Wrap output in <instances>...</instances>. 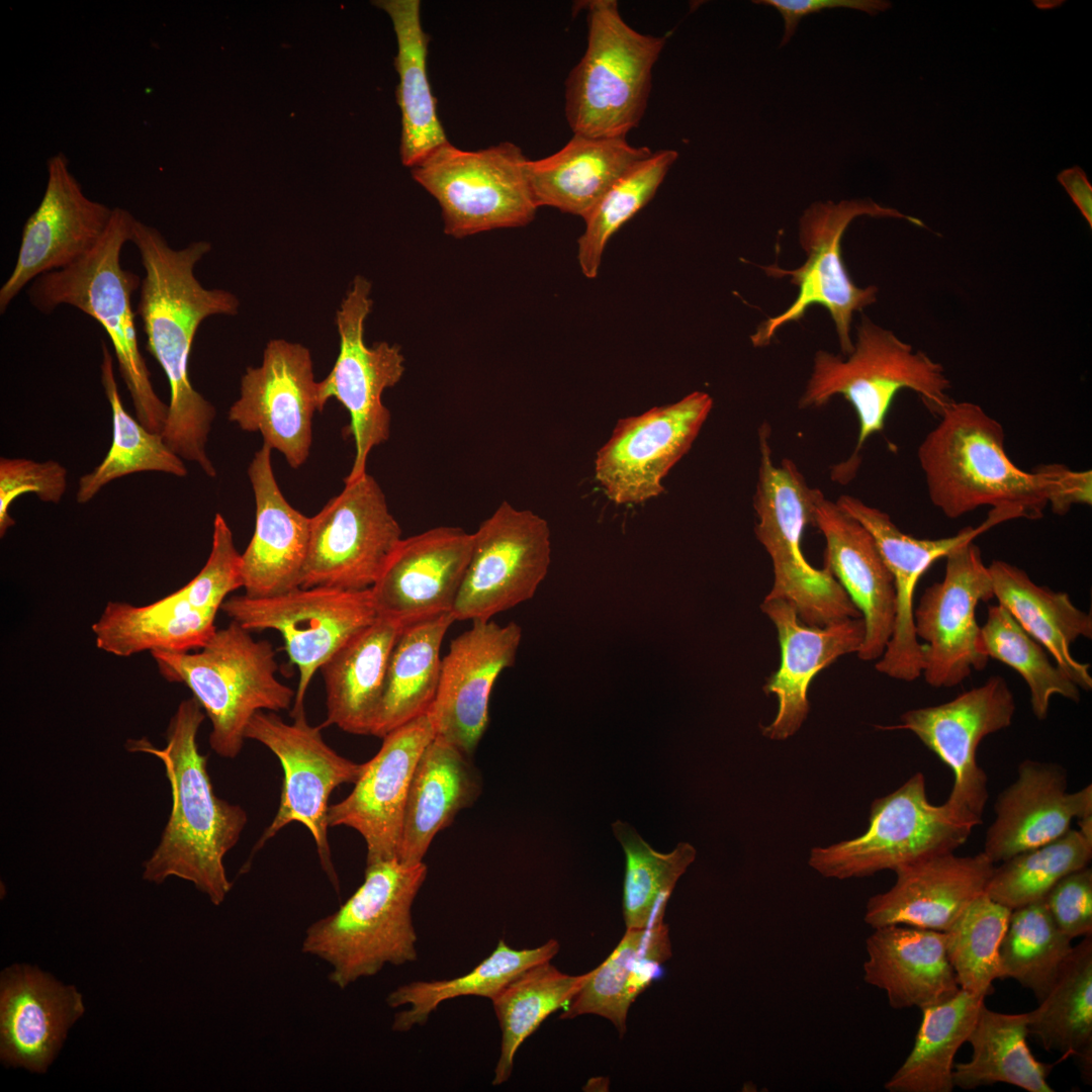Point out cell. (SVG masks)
<instances>
[{
	"instance_id": "6da1fadb",
	"label": "cell",
	"mask_w": 1092,
	"mask_h": 1092,
	"mask_svg": "<svg viewBox=\"0 0 1092 1092\" xmlns=\"http://www.w3.org/2000/svg\"><path fill=\"white\" fill-rule=\"evenodd\" d=\"M130 242L145 270L135 313L146 335V350L160 364L170 386L164 441L179 457L215 477L206 443L216 411L193 387L189 359L200 324L211 315L236 314L239 299L228 290L203 287L195 277L196 264L211 249L208 242L197 241L176 250L158 229L139 219L133 222Z\"/></svg>"
},
{
	"instance_id": "7a4b0ae2",
	"label": "cell",
	"mask_w": 1092,
	"mask_h": 1092,
	"mask_svg": "<svg viewBox=\"0 0 1092 1092\" xmlns=\"http://www.w3.org/2000/svg\"><path fill=\"white\" fill-rule=\"evenodd\" d=\"M204 717L196 699H186L170 719L165 747L156 748L142 738L129 740L126 748L153 754L162 761L172 796L169 819L144 863L143 879L155 884L170 877L188 881L217 906L233 887L224 856L238 843L248 815L240 805L214 793L208 756L200 753L196 740Z\"/></svg>"
},
{
	"instance_id": "3957f363",
	"label": "cell",
	"mask_w": 1092,
	"mask_h": 1092,
	"mask_svg": "<svg viewBox=\"0 0 1092 1092\" xmlns=\"http://www.w3.org/2000/svg\"><path fill=\"white\" fill-rule=\"evenodd\" d=\"M920 443L917 456L932 505L958 519L981 507L1011 519L1037 520L1053 495L1061 464L1027 472L1008 457L1002 425L979 404L953 401Z\"/></svg>"
},
{
	"instance_id": "277c9868",
	"label": "cell",
	"mask_w": 1092,
	"mask_h": 1092,
	"mask_svg": "<svg viewBox=\"0 0 1092 1092\" xmlns=\"http://www.w3.org/2000/svg\"><path fill=\"white\" fill-rule=\"evenodd\" d=\"M136 218L114 207L106 231L95 247L72 265L46 273L27 289L30 303L42 313L74 306L97 321L110 339L119 374L129 392L136 419L150 431L163 433L168 403L156 393L152 375L140 350L131 295L142 279L123 269L120 255L130 242Z\"/></svg>"
},
{
	"instance_id": "5b68a950",
	"label": "cell",
	"mask_w": 1092,
	"mask_h": 1092,
	"mask_svg": "<svg viewBox=\"0 0 1092 1092\" xmlns=\"http://www.w3.org/2000/svg\"><path fill=\"white\" fill-rule=\"evenodd\" d=\"M422 861L397 858L366 864L363 883L335 912L312 922L301 951L330 967L329 980L345 989L386 965L417 960L412 907L426 880Z\"/></svg>"
},
{
	"instance_id": "8992f818",
	"label": "cell",
	"mask_w": 1092,
	"mask_h": 1092,
	"mask_svg": "<svg viewBox=\"0 0 1092 1092\" xmlns=\"http://www.w3.org/2000/svg\"><path fill=\"white\" fill-rule=\"evenodd\" d=\"M168 681L188 687L211 723L209 744L224 758L243 748L251 718L259 711L290 708L295 692L276 677L275 651L235 621L216 629L197 652L152 651Z\"/></svg>"
},
{
	"instance_id": "52a82bcc",
	"label": "cell",
	"mask_w": 1092,
	"mask_h": 1092,
	"mask_svg": "<svg viewBox=\"0 0 1092 1092\" xmlns=\"http://www.w3.org/2000/svg\"><path fill=\"white\" fill-rule=\"evenodd\" d=\"M951 387L943 366L900 340L869 317L856 329L852 352L842 359L826 351L814 357L811 376L799 400L801 408L819 407L834 395H842L853 406L858 420L856 449L849 459L854 471L858 450L885 421L899 390L915 391L926 408L939 417L952 400Z\"/></svg>"
},
{
	"instance_id": "ba28073f",
	"label": "cell",
	"mask_w": 1092,
	"mask_h": 1092,
	"mask_svg": "<svg viewBox=\"0 0 1092 1092\" xmlns=\"http://www.w3.org/2000/svg\"><path fill=\"white\" fill-rule=\"evenodd\" d=\"M583 7L587 44L565 83V116L575 134L626 138L644 115L666 37L629 26L615 0L586 1Z\"/></svg>"
},
{
	"instance_id": "9c48e42d",
	"label": "cell",
	"mask_w": 1092,
	"mask_h": 1092,
	"mask_svg": "<svg viewBox=\"0 0 1092 1092\" xmlns=\"http://www.w3.org/2000/svg\"><path fill=\"white\" fill-rule=\"evenodd\" d=\"M770 428H759V467L753 497L757 517L754 533L769 555L774 583L765 597L788 601L801 622L824 627L860 618L830 568L812 566L802 550L807 525H814V494L796 464L784 459L776 465L769 445Z\"/></svg>"
},
{
	"instance_id": "30bf717a",
	"label": "cell",
	"mask_w": 1092,
	"mask_h": 1092,
	"mask_svg": "<svg viewBox=\"0 0 1092 1092\" xmlns=\"http://www.w3.org/2000/svg\"><path fill=\"white\" fill-rule=\"evenodd\" d=\"M867 830L849 840L811 849L809 866L828 879L863 878L927 857L954 852L977 823L946 802L932 804L918 771L894 792L876 799Z\"/></svg>"
},
{
	"instance_id": "8fae6325",
	"label": "cell",
	"mask_w": 1092,
	"mask_h": 1092,
	"mask_svg": "<svg viewBox=\"0 0 1092 1092\" xmlns=\"http://www.w3.org/2000/svg\"><path fill=\"white\" fill-rule=\"evenodd\" d=\"M528 161L511 142L476 151L448 142L411 169L414 180L439 203L445 234L462 239L534 219L539 207Z\"/></svg>"
},
{
	"instance_id": "7c38bea8",
	"label": "cell",
	"mask_w": 1092,
	"mask_h": 1092,
	"mask_svg": "<svg viewBox=\"0 0 1092 1092\" xmlns=\"http://www.w3.org/2000/svg\"><path fill=\"white\" fill-rule=\"evenodd\" d=\"M860 215L904 218L925 226L920 219L884 207L870 198L812 204L800 218L799 241L807 253L805 263L794 270L776 265L761 267L771 277L789 276L799 292L785 311L758 326L750 337L753 346H767L780 328L801 320L810 306L818 304L829 311L843 355L852 352L850 325L853 313L876 302L878 293L876 286H856L841 258L842 236L851 220Z\"/></svg>"
},
{
	"instance_id": "4fadbf2b",
	"label": "cell",
	"mask_w": 1092,
	"mask_h": 1092,
	"mask_svg": "<svg viewBox=\"0 0 1092 1092\" xmlns=\"http://www.w3.org/2000/svg\"><path fill=\"white\" fill-rule=\"evenodd\" d=\"M220 610L250 632L272 629L282 635L289 660L299 671L291 718L305 714V695L314 673L377 618L370 588L312 586L269 598L234 596Z\"/></svg>"
},
{
	"instance_id": "5bb4252c",
	"label": "cell",
	"mask_w": 1092,
	"mask_h": 1092,
	"mask_svg": "<svg viewBox=\"0 0 1092 1092\" xmlns=\"http://www.w3.org/2000/svg\"><path fill=\"white\" fill-rule=\"evenodd\" d=\"M286 723L276 712L259 711L250 720L246 739L260 742L279 759L283 781L277 812L255 845L260 849L269 839L292 822L302 824L311 834L321 867L339 891L328 839L329 799L343 784H354L365 762L352 761L329 746L322 727L311 726L305 714Z\"/></svg>"
},
{
	"instance_id": "9a60e30c",
	"label": "cell",
	"mask_w": 1092,
	"mask_h": 1092,
	"mask_svg": "<svg viewBox=\"0 0 1092 1092\" xmlns=\"http://www.w3.org/2000/svg\"><path fill=\"white\" fill-rule=\"evenodd\" d=\"M401 529L385 495L365 472L310 518L301 587L371 588L399 545Z\"/></svg>"
},
{
	"instance_id": "2e32d148",
	"label": "cell",
	"mask_w": 1092,
	"mask_h": 1092,
	"mask_svg": "<svg viewBox=\"0 0 1092 1092\" xmlns=\"http://www.w3.org/2000/svg\"><path fill=\"white\" fill-rule=\"evenodd\" d=\"M372 304L370 281L357 275L336 312L339 355L330 373L318 381L322 411L328 399L336 398L350 414L348 433L355 442V457L344 481L364 474L371 450L388 439L390 413L381 397L404 372L398 345L365 343V322Z\"/></svg>"
},
{
	"instance_id": "e0dca14e",
	"label": "cell",
	"mask_w": 1092,
	"mask_h": 1092,
	"mask_svg": "<svg viewBox=\"0 0 1092 1092\" xmlns=\"http://www.w3.org/2000/svg\"><path fill=\"white\" fill-rule=\"evenodd\" d=\"M548 523L503 502L472 533L469 563L452 615L488 621L533 598L551 563Z\"/></svg>"
},
{
	"instance_id": "ac0fdd59",
	"label": "cell",
	"mask_w": 1092,
	"mask_h": 1092,
	"mask_svg": "<svg viewBox=\"0 0 1092 1092\" xmlns=\"http://www.w3.org/2000/svg\"><path fill=\"white\" fill-rule=\"evenodd\" d=\"M944 558L943 578L925 588L913 612L916 637L925 641L921 674L935 689L956 687L986 667L976 609L994 598L988 566L973 541Z\"/></svg>"
},
{
	"instance_id": "d6986e66",
	"label": "cell",
	"mask_w": 1092,
	"mask_h": 1092,
	"mask_svg": "<svg viewBox=\"0 0 1092 1092\" xmlns=\"http://www.w3.org/2000/svg\"><path fill=\"white\" fill-rule=\"evenodd\" d=\"M713 406L694 391L680 400L620 419L597 452L595 476L616 505H637L664 491L663 479L686 455Z\"/></svg>"
},
{
	"instance_id": "ffe728a7",
	"label": "cell",
	"mask_w": 1092,
	"mask_h": 1092,
	"mask_svg": "<svg viewBox=\"0 0 1092 1092\" xmlns=\"http://www.w3.org/2000/svg\"><path fill=\"white\" fill-rule=\"evenodd\" d=\"M1015 710L1007 681L995 675L946 703L909 710L901 715L899 724L879 728L908 730L936 754L953 774L945 802L979 825L989 794L977 749L986 736L1011 725Z\"/></svg>"
},
{
	"instance_id": "44dd1931",
	"label": "cell",
	"mask_w": 1092,
	"mask_h": 1092,
	"mask_svg": "<svg viewBox=\"0 0 1092 1092\" xmlns=\"http://www.w3.org/2000/svg\"><path fill=\"white\" fill-rule=\"evenodd\" d=\"M322 412L318 381L309 350L283 339L270 340L258 367L247 368L240 397L229 420L247 432H259L264 444L299 468L312 442V418Z\"/></svg>"
},
{
	"instance_id": "7402d4cb",
	"label": "cell",
	"mask_w": 1092,
	"mask_h": 1092,
	"mask_svg": "<svg viewBox=\"0 0 1092 1092\" xmlns=\"http://www.w3.org/2000/svg\"><path fill=\"white\" fill-rule=\"evenodd\" d=\"M43 196L23 226L15 266L0 288V312L40 275L64 269L91 251L106 231L113 208L90 199L63 153L47 164Z\"/></svg>"
},
{
	"instance_id": "603a6c76",
	"label": "cell",
	"mask_w": 1092,
	"mask_h": 1092,
	"mask_svg": "<svg viewBox=\"0 0 1092 1092\" xmlns=\"http://www.w3.org/2000/svg\"><path fill=\"white\" fill-rule=\"evenodd\" d=\"M521 638L517 623L500 626L488 620L474 621L450 643L428 712L436 736L466 755L473 753L488 724L492 687L514 664Z\"/></svg>"
},
{
	"instance_id": "cb8c5ba5",
	"label": "cell",
	"mask_w": 1092,
	"mask_h": 1092,
	"mask_svg": "<svg viewBox=\"0 0 1092 1092\" xmlns=\"http://www.w3.org/2000/svg\"><path fill=\"white\" fill-rule=\"evenodd\" d=\"M435 735L429 713L390 731L378 752L365 762L352 792L330 805L329 826L350 827L363 837L366 864L397 858L412 777Z\"/></svg>"
},
{
	"instance_id": "d4e9b609",
	"label": "cell",
	"mask_w": 1092,
	"mask_h": 1092,
	"mask_svg": "<svg viewBox=\"0 0 1092 1092\" xmlns=\"http://www.w3.org/2000/svg\"><path fill=\"white\" fill-rule=\"evenodd\" d=\"M836 504L872 534L894 580V629L875 667L892 678L913 681L922 672V645L916 637L913 619L914 592L920 577L953 548L974 541L977 536L1003 521L989 513L983 524L976 528L967 527L953 536L939 539H919L902 532L887 513L854 496L841 495Z\"/></svg>"
},
{
	"instance_id": "484cf974",
	"label": "cell",
	"mask_w": 1092,
	"mask_h": 1092,
	"mask_svg": "<svg viewBox=\"0 0 1092 1092\" xmlns=\"http://www.w3.org/2000/svg\"><path fill=\"white\" fill-rule=\"evenodd\" d=\"M472 543V534L451 526L402 539L370 588L377 616L405 626L452 614Z\"/></svg>"
},
{
	"instance_id": "4316f807",
	"label": "cell",
	"mask_w": 1092,
	"mask_h": 1092,
	"mask_svg": "<svg viewBox=\"0 0 1092 1092\" xmlns=\"http://www.w3.org/2000/svg\"><path fill=\"white\" fill-rule=\"evenodd\" d=\"M81 993L37 967L10 966L0 977V1059L4 1066L46 1073L83 1015Z\"/></svg>"
},
{
	"instance_id": "83f0119b",
	"label": "cell",
	"mask_w": 1092,
	"mask_h": 1092,
	"mask_svg": "<svg viewBox=\"0 0 1092 1092\" xmlns=\"http://www.w3.org/2000/svg\"><path fill=\"white\" fill-rule=\"evenodd\" d=\"M760 609L774 623L781 648L780 666L763 686L765 694L777 698L778 711L769 724L761 726V733L782 741L795 735L805 722L814 676L839 657L856 653L866 627L861 617L824 627L808 626L788 601L778 598L765 597Z\"/></svg>"
},
{
	"instance_id": "f1b7e54d",
	"label": "cell",
	"mask_w": 1092,
	"mask_h": 1092,
	"mask_svg": "<svg viewBox=\"0 0 1092 1092\" xmlns=\"http://www.w3.org/2000/svg\"><path fill=\"white\" fill-rule=\"evenodd\" d=\"M994 811L983 852L995 864L1061 837L1075 818L1092 815V786L1070 793L1062 765L1025 759Z\"/></svg>"
},
{
	"instance_id": "f546056e",
	"label": "cell",
	"mask_w": 1092,
	"mask_h": 1092,
	"mask_svg": "<svg viewBox=\"0 0 1092 1092\" xmlns=\"http://www.w3.org/2000/svg\"><path fill=\"white\" fill-rule=\"evenodd\" d=\"M994 868L983 851L948 852L902 866L894 871L895 884L868 900L864 922L872 928L907 925L945 932L985 893Z\"/></svg>"
},
{
	"instance_id": "4dcf8cb0",
	"label": "cell",
	"mask_w": 1092,
	"mask_h": 1092,
	"mask_svg": "<svg viewBox=\"0 0 1092 1092\" xmlns=\"http://www.w3.org/2000/svg\"><path fill=\"white\" fill-rule=\"evenodd\" d=\"M814 526L826 542L824 564L859 611L866 633L856 655L878 660L892 636L896 617L894 580L872 534L821 490L814 494Z\"/></svg>"
},
{
	"instance_id": "1f68e13d",
	"label": "cell",
	"mask_w": 1092,
	"mask_h": 1092,
	"mask_svg": "<svg viewBox=\"0 0 1092 1092\" xmlns=\"http://www.w3.org/2000/svg\"><path fill=\"white\" fill-rule=\"evenodd\" d=\"M272 449L263 444L249 465L256 504L252 539L241 554L245 595L269 598L301 587L307 556L310 518L282 494L272 463Z\"/></svg>"
},
{
	"instance_id": "d6a6232c",
	"label": "cell",
	"mask_w": 1092,
	"mask_h": 1092,
	"mask_svg": "<svg viewBox=\"0 0 1092 1092\" xmlns=\"http://www.w3.org/2000/svg\"><path fill=\"white\" fill-rule=\"evenodd\" d=\"M866 952L863 980L883 990L894 1009L921 1010L961 989L947 959L945 932L907 925L874 928Z\"/></svg>"
},
{
	"instance_id": "836d02e7",
	"label": "cell",
	"mask_w": 1092,
	"mask_h": 1092,
	"mask_svg": "<svg viewBox=\"0 0 1092 1092\" xmlns=\"http://www.w3.org/2000/svg\"><path fill=\"white\" fill-rule=\"evenodd\" d=\"M651 153L647 147L631 146L626 138L573 133L558 152L528 161L536 204L584 218L625 171Z\"/></svg>"
},
{
	"instance_id": "e575fe53",
	"label": "cell",
	"mask_w": 1092,
	"mask_h": 1092,
	"mask_svg": "<svg viewBox=\"0 0 1092 1092\" xmlns=\"http://www.w3.org/2000/svg\"><path fill=\"white\" fill-rule=\"evenodd\" d=\"M479 789L468 755L435 735L412 777L397 859L406 864L422 862L434 837L474 802Z\"/></svg>"
},
{
	"instance_id": "d590c367",
	"label": "cell",
	"mask_w": 1092,
	"mask_h": 1092,
	"mask_svg": "<svg viewBox=\"0 0 1092 1092\" xmlns=\"http://www.w3.org/2000/svg\"><path fill=\"white\" fill-rule=\"evenodd\" d=\"M402 627L377 616L326 661L321 668L327 709L322 728L335 725L351 734L371 735L390 654Z\"/></svg>"
},
{
	"instance_id": "8d00e7d4",
	"label": "cell",
	"mask_w": 1092,
	"mask_h": 1092,
	"mask_svg": "<svg viewBox=\"0 0 1092 1092\" xmlns=\"http://www.w3.org/2000/svg\"><path fill=\"white\" fill-rule=\"evenodd\" d=\"M988 570L998 604L1050 652L1080 690L1091 691L1090 664L1079 662L1070 652L1078 638H1092L1091 614L1076 607L1067 593L1037 585L1016 565L993 560Z\"/></svg>"
},
{
	"instance_id": "74e56055",
	"label": "cell",
	"mask_w": 1092,
	"mask_h": 1092,
	"mask_svg": "<svg viewBox=\"0 0 1092 1092\" xmlns=\"http://www.w3.org/2000/svg\"><path fill=\"white\" fill-rule=\"evenodd\" d=\"M376 5L390 17L396 36L394 66L399 80L396 100L401 113L399 153L402 164L413 168L449 142L428 77L429 35L422 26L421 1L381 0Z\"/></svg>"
},
{
	"instance_id": "f35d334b",
	"label": "cell",
	"mask_w": 1092,
	"mask_h": 1092,
	"mask_svg": "<svg viewBox=\"0 0 1092 1092\" xmlns=\"http://www.w3.org/2000/svg\"><path fill=\"white\" fill-rule=\"evenodd\" d=\"M672 956L668 927L663 922L643 929H626L617 947L580 988L560 1019L595 1014L609 1019L621 1035L629 1008L662 973Z\"/></svg>"
},
{
	"instance_id": "ab89813d",
	"label": "cell",
	"mask_w": 1092,
	"mask_h": 1092,
	"mask_svg": "<svg viewBox=\"0 0 1092 1092\" xmlns=\"http://www.w3.org/2000/svg\"><path fill=\"white\" fill-rule=\"evenodd\" d=\"M454 622L446 613L402 627L390 654L372 736L383 738L429 712L440 678L442 641Z\"/></svg>"
},
{
	"instance_id": "60d3db41",
	"label": "cell",
	"mask_w": 1092,
	"mask_h": 1092,
	"mask_svg": "<svg viewBox=\"0 0 1092 1092\" xmlns=\"http://www.w3.org/2000/svg\"><path fill=\"white\" fill-rule=\"evenodd\" d=\"M1027 1013L1028 1033L1046 1051L1073 1057L1086 1084L1092 1080V935L1083 937L1062 965L1052 987Z\"/></svg>"
},
{
	"instance_id": "b9f144b4",
	"label": "cell",
	"mask_w": 1092,
	"mask_h": 1092,
	"mask_svg": "<svg viewBox=\"0 0 1092 1092\" xmlns=\"http://www.w3.org/2000/svg\"><path fill=\"white\" fill-rule=\"evenodd\" d=\"M1027 1013H1002L984 1004L967 1042L970 1061L954 1064V1087L972 1090L1005 1083L1028 1092H1054L1048 1078L1055 1064L1035 1059L1028 1044Z\"/></svg>"
},
{
	"instance_id": "7bdbcfd3",
	"label": "cell",
	"mask_w": 1092,
	"mask_h": 1092,
	"mask_svg": "<svg viewBox=\"0 0 1092 1092\" xmlns=\"http://www.w3.org/2000/svg\"><path fill=\"white\" fill-rule=\"evenodd\" d=\"M981 997L960 989L951 998L921 1009L914 1045L885 1083L890 1092H951L954 1057L967 1042L980 1011Z\"/></svg>"
},
{
	"instance_id": "ee69618b",
	"label": "cell",
	"mask_w": 1092,
	"mask_h": 1092,
	"mask_svg": "<svg viewBox=\"0 0 1092 1092\" xmlns=\"http://www.w3.org/2000/svg\"><path fill=\"white\" fill-rule=\"evenodd\" d=\"M559 948L555 939L524 949L513 948L499 939L494 950L467 974L448 980L402 984L385 1000L391 1008L407 1007L394 1014L392 1030L406 1032L417 1025H424L431 1013L449 999L479 996L492 1000L518 975L535 965L550 962Z\"/></svg>"
},
{
	"instance_id": "f6af8a7d",
	"label": "cell",
	"mask_w": 1092,
	"mask_h": 1092,
	"mask_svg": "<svg viewBox=\"0 0 1092 1092\" xmlns=\"http://www.w3.org/2000/svg\"><path fill=\"white\" fill-rule=\"evenodd\" d=\"M217 613L172 609L160 600L146 606L108 602L92 625L97 648L120 657L143 651L200 649L216 631Z\"/></svg>"
},
{
	"instance_id": "bcb514c9",
	"label": "cell",
	"mask_w": 1092,
	"mask_h": 1092,
	"mask_svg": "<svg viewBox=\"0 0 1092 1092\" xmlns=\"http://www.w3.org/2000/svg\"><path fill=\"white\" fill-rule=\"evenodd\" d=\"M101 347L100 379L111 408L112 441L100 464L80 477L76 492L78 504L90 502L106 484L131 473L156 471L178 477L187 475L183 459L166 445L163 435L148 430L123 407L112 355L104 341Z\"/></svg>"
},
{
	"instance_id": "7dc6e473",
	"label": "cell",
	"mask_w": 1092,
	"mask_h": 1092,
	"mask_svg": "<svg viewBox=\"0 0 1092 1092\" xmlns=\"http://www.w3.org/2000/svg\"><path fill=\"white\" fill-rule=\"evenodd\" d=\"M590 975L592 971L568 975L545 962L524 971L498 992L491 1000L502 1032L492 1085L510 1079L522 1043L550 1014L568 1005Z\"/></svg>"
},
{
	"instance_id": "c3c4849f",
	"label": "cell",
	"mask_w": 1092,
	"mask_h": 1092,
	"mask_svg": "<svg viewBox=\"0 0 1092 1092\" xmlns=\"http://www.w3.org/2000/svg\"><path fill=\"white\" fill-rule=\"evenodd\" d=\"M613 830L626 855L623 916L626 929H643L663 923L666 903L679 877L695 860L696 849L680 842L669 853L653 850L627 823L617 821Z\"/></svg>"
},
{
	"instance_id": "681fc988",
	"label": "cell",
	"mask_w": 1092,
	"mask_h": 1092,
	"mask_svg": "<svg viewBox=\"0 0 1092 1092\" xmlns=\"http://www.w3.org/2000/svg\"><path fill=\"white\" fill-rule=\"evenodd\" d=\"M1072 938L1054 922L1043 899L1011 911L999 947V979H1013L1040 1001L1070 954Z\"/></svg>"
},
{
	"instance_id": "f907efd6",
	"label": "cell",
	"mask_w": 1092,
	"mask_h": 1092,
	"mask_svg": "<svg viewBox=\"0 0 1092 1092\" xmlns=\"http://www.w3.org/2000/svg\"><path fill=\"white\" fill-rule=\"evenodd\" d=\"M677 156L674 150H659L637 161L583 218L585 229L578 239L577 258L585 277H597L609 240L651 200Z\"/></svg>"
},
{
	"instance_id": "816d5d0a",
	"label": "cell",
	"mask_w": 1092,
	"mask_h": 1092,
	"mask_svg": "<svg viewBox=\"0 0 1092 1092\" xmlns=\"http://www.w3.org/2000/svg\"><path fill=\"white\" fill-rule=\"evenodd\" d=\"M981 642L988 658L1015 669L1025 680L1033 715L1044 720L1055 695L1072 702L1080 701V689L1056 663L1045 649L1032 638L1001 605L988 608L986 623L981 627Z\"/></svg>"
},
{
	"instance_id": "f5cc1de1",
	"label": "cell",
	"mask_w": 1092,
	"mask_h": 1092,
	"mask_svg": "<svg viewBox=\"0 0 1092 1092\" xmlns=\"http://www.w3.org/2000/svg\"><path fill=\"white\" fill-rule=\"evenodd\" d=\"M1092 841L1078 829L1000 862L985 893L1011 910L1041 900L1066 875L1088 867Z\"/></svg>"
},
{
	"instance_id": "db71d44e",
	"label": "cell",
	"mask_w": 1092,
	"mask_h": 1092,
	"mask_svg": "<svg viewBox=\"0 0 1092 1092\" xmlns=\"http://www.w3.org/2000/svg\"><path fill=\"white\" fill-rule=\"evenodd\" d=\"M1011 911L983 893L945 931L947 959L961 989L981 997L994 992L993 983L999 979V947Z\"/></svg>"
},
{
	"instance_id": "11a10c76",
	"label": "cell",
	"mask_w": 1092,
	"mask_h": 1092,
	"mask_svg": "<svg viewBox=\"0 0 1092 1092\" xmlns=\"http://www.w3.org/2000/svg\"><path fill=\"white\" fill-rule=\"evenodd\" d=\"M67 489V469L58 461L37 462L25 458H0V536L15 522L9 510L27 492L41 502L59 504Z\"/></svg>"
},
{
	"instance_id": "9f6ffc18",
	"label": "cell",
	"mask_w": 1092,
	"mask_h": 1092,
	"mask_svg": "<svg viewBox=\"0 0 1092 1092\" xmlns=\"http://www.w3.org/2000/svg\"><path fill=\"white\" fill-rule=\"evenodd\" d=\"M1059 929L1074 939L1092 935V870L1063 877L1043 898Z\"/></svg>"
},
{
	"instance_id": "6f0895ef",
	"label": "cell",
	"mask_w": 1092,
	"mask_h": 1092,
	"mask_svg": "<svg viewBox=\"0 0 1092 1092\" xmlns=\"http://www.w3.org/2000/svg\"><path fill=\"white\" fill-rule=\"evenodd\" d=\"M753 3L772 6L782 14L785 32L780 47L790 41L799 21L807 14L843 7L876 15L892 6L890 1L885 0H755Z\"/></svg>"
},
{
	"instance_id": "680465c9",
	"label": "cell",
	"mask_w": 1092,
	"mask_h": 1092,
	"mask_svg": "<svg viewBox=\"0 0 1092 1092\" xmlns=\"http://www.w3.org/2000/svg\"><path fill=\"white\" fill-rule=\"evenodd\" d=\"M1057 180L1092 228V186L1084 170L1079 166L1065 169L1058 174Z\"/></svg>"
},
{
	"instance_id": "91938a15",
	"label": "cell",
	"mask_w": 1092,
	"mask_h": 1092,
	"mask_svg": "<svg viewBox=\"0 0 1092 1092\" xmlns=\"http://www.w3.org/2000/svg\"><path fill=\"white\" fill-rule=\"evenodd\" d=\"M1079 831L1092 841V815L1078 819Z\"/></svg>"
}]
</instances>
